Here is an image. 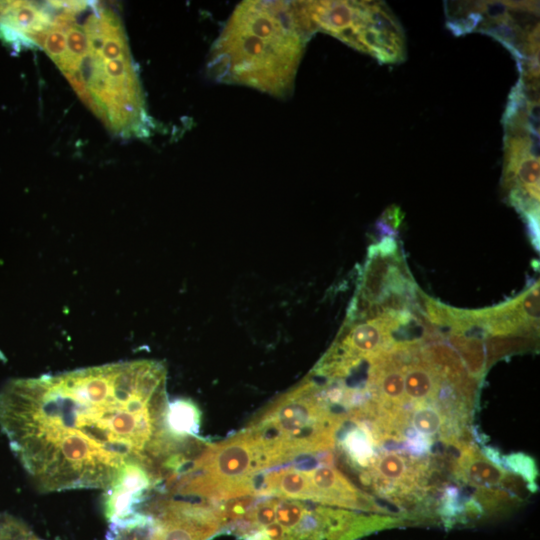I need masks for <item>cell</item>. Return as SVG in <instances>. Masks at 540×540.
Wrapping results in <instances>:
<instances>
[{
	"label": "cell",
	"mask_w": 540,
	"mask_h": 540,
	"mask_svg": "<svg viewBox=\"0 0 540 540\" xmlns=\"http://www.w3.org/2000/svg\"><path fill=\"white\" fill-rule=\"evenodd\" d=\"M166 368L155 360L14 379L0 390V428L43 492L106 489L166 431Z\"/></svg>",
	"instance_id": "cell-1"
},
{
	"label": "cell",
	"mask_w": 540,
	"mask_h": 540,
	"mask_svg": "<svg viewBox=\"0 0 540 540\" xmlns=\"http://www.w3.org/2000/svg\"><path fill=\"white\" fill-rule=\"evenodd\" d=\"M310 36L295 1H244L214 43L209 73L219 82L285 97Z\"/></svg>",
	"instance_id": "cell-2"
},
{
	"label": "cell",
	"mask_w": 540,
	"mask_h": 540,
	"mask_svg": "<svg viewBox=\"0 0 540 540\" xmlns=\"http://www.w3.org/2000/svg\"><path fill=\"white\" fill-rule=\"evenodd\" d=\"M84 16L87 49L64 75L109 130L122 136H147L151 122L119 18L91 2H86Z\"/></svg>",
	"instance_id": "cell-3"
},
{
	"label": "cell",
	"mask_w": 540,
	"mask_h": 540,
	"mask_svg": "<svg viewBox=\"0 0 540 540\" xmlns=\"http://www.w3.org/2000/svg\"><path fill=\"white\" fill-rule=\"evenodd\" d=\"M220 509L223 531L241 540H356L397 520L276 496H244Z\"/></svg>",
	"instance_id": "cell-4"
},
{
	"label": "cell",
	"mask_w": 540,
	"mask_h": 540,
	"mask_svg": "<svg viewBox=\"0 0 540 540\" xmlns=\"http://www.w3.org/2000/svg\"><path fill=\"white\" fill-rule=\"evenodd\" d=\"M340 425L305 378L264 407L244 430L267 470L330 450Z\"/></svg>",
	"instance_id": "cell-5"
},
{
	"label": "cell",
	"mask_w": 540,
	"mask_h": 540,
	"mask_svg": "<svg viewBox=\"0 0 540 540\" xmlns=\"http://www.w3.org/2000/svg\"><path fill=\"white\" fill-rule=\"evenodd\" d=\"M318 453L300 456L287 466L264 470L253 478L252 495L276 496L352 509L376 511L377 507L332 462L322 463Z\"/></svg>",
	"instance_id": "cell-6"
},
{
	"label": "cell",
	"mask_w": 540,
	"mask_h": 540,
	"mask_svg": "<svg viewBox=\"0 0 540 540\" xmlns=\"http://www.w3.org/2000/svg\"><path fill=\"white\" fill-rule=\"evenodd\" d=\"M354 48L370 54L380 63L404 60L403 30L384 3L367 1L365 23L357 35Z\"/></svg>",
	"instance_id": "cell-7"
},
{
	"label": "cell",
	"mask_w": 540,
	"mask_h": 540,
	"mask_svg": "<svg viewBox=\"0 0 540 540\" xmlns=\"http://www.w3.org/2000/svg\"><path fill=\"white\" fill-rule=\"evenodd\" d=\"M412 463L406 456L391 451L379 455L373 463V469L381 483L411 487L419 474L416 471H421L422 467Z\"/></svg>",
	"instance_id": "cell-8"
},
{
	"label": "cell",
	"mask_w": 540,
	"mask_h": 540,
	"mask_svg": "<svg viewBox=\"0 0 540 540\" xmlns=\"http://www.w3.org/2000/svg\"><path fill=\"white\" fill-rule=\"evenodd\" d=\"M458 471L474 487L491 489L504 483V470L483 455L467 451L459 462Z\"/></svg>",
	"instance_id": "cell-9"
},
{
	"label": "cell",
	"mask_w": 540,
	"mask_h": 540,
	"mask_svg": "<svg viewBox=\"0 0 540 540\" xmlns=\"http://www.w3.org/2000/svg\"><path fill=\"white\" fill-rule=\"evenodd\" d=\"M201 413L189 399L169 401L166 416V430L175 436H197Z\"/></svg>",
	"instance_id": "cell-10"
},
{
	"label": "cell",
	"mask_w": 540,
	"mask_h": 540,
	"mask_svg": "<svg viewBox=\"0 0 540 540\" xmlns=\"http://www.w3.org/2000/svg\"><path fill=\"white\" fill-rule=\"evenodd\" d=\"M415 407L410 421L416 432L429 439L440 431H447V415L444 414L446 409L432 406L429 402Z\"/></svg>",
	"instance_id": "cell-11"
},
{
	"label": "cell",
	"mask_w": 540,
	"mask_h": 540,
	"mask_svg": "<svg viewBox=\"0 0 540 540\" xmlns=\"http://www.w3.org/2000/svg\"><path fill=\"white\" fill-rule=\"evenodd\" d=\"M0 540H41L20 520L0 514Z\"/></svg>",
	"instance_id": "cell-12"
}]
</instances>
